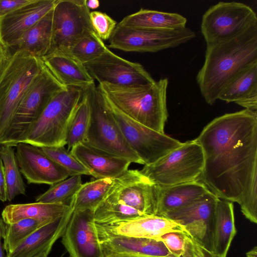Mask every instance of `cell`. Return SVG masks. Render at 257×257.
Listing matches in <instances>:
<instances>
[{
    "instance_id": "obj_33",
    "label": "cell",
    "mask_w": 257,
    "mask_h": 257,
    "mask_svg": "<svg viewBox=\"0 0 257 257\" xmlns=\"http://www.w3.org/2000/svg\"><path fill=\"white\" fill-rule=\"evenodd\" d=\"M146 215L124 204L104 200L94 210L95 222L103 225L131 221Z\"/></svg>"
},
{
    "instance_id": "obj_31",
    "label": "cell",
    "mask_w": 257,
    "mask_h": 257,
    "mask_svg": "<svg viewBox=\"0 0 257 257\" xmlns=\"http://www.w3.org/2000/svg\"><path fill=\"white\" fill-rule=\"evenodd\" d=\"M13 147L10 144L0 145V158L4 165L9 201L18 195L26 194V185L21 176Z\"/></svg>"
},
{
    "instance_id": "obj_5",
    "label": "cell",
    "mask_w": 257,
    "mask_h": 257,
    "mask_svg": "<svg viewBox=\"0 0 257 257\" xmlns=\"http://www.w3.org/2000/svg\"><path fill=\"white\" fill-rule=\"evenodd\" d=\"M42 59L25 50L14 52L0 75V145L26 91L39 74Z\"/></svg>"
},
{
    "instance_id": "obj_8",
    "label": "cell",
    "mask_w": 257,
    "mask_h": 257,
    "mask_svg": "<svg viewBox=\"0 0 257 257\" xmlns=\"http://www.w3.org/2000/svg\"><path fill=\"white\" fill-rule=\"evenodd\" d=\"M66 88L44 65L23 96L1 145L10 144L15 146L37 119L52 98Z\"/></svg>"
},
{
    "instance_id": "obj_9",
    "label": "cell",
    "mask_w": 257,
    "mask_h": 257,
    "mask_svg": "<svg viewBox=\"0 0 257 257\" xmlns=\"http://www.w3.org/2000/svg\"><path fill=\"white\" fill-rule=\"evenodd\" d=\"M90 12L86 0H57L53 10L51 45L46 56L69 54L78 41L94 32Z\"/></svg>"
},
{
    "instance_id": "obj_26",
    "label": "cell",
    "mask_w": 257,
    "mask_h": 257,
    "mask_svg": "<svg viewBox=\"0 0 257 257\" xmlns=\"http://www.w3.org/2000/svg\"><path fill=\"white\" fill-rule=\"evenodd\" d=\"M69 208V204L65 203L36 202L10 204L3 209L2 218L7 224L24 219H33L49 223L63 216Z\"/></svg>"
},
{
    "instance_id": "obj_46",
    "label": "cell",
    "mask_w": 257,
    "mask_h": 257,
    "mask_svg": "<svg viewBox=\"0 0 257 257\" xmlns=\"http://www.w3.org/2000/svg\"><path fill=\"white\" fill-rule=\"evenodd\" d=\"M105 257H140V256L127 255L110 254V255H106Z\"/></svg>"
},
{
    "instance_id": "obj_44",
    "label": "cell",
    "mask_w": 257,
    "mask_h": 257,
    "mask_svg": "<svg viewBox=\"0 0 257 257\" xmlns=\"http://www.w3.org/2000/svg\"><path fill=\"white\" fill-rule=\"evenodd\" d=\"M99 1L98 0L86 1V6L89 10L98 8L99 7Z\"/></svg>"
},
{
    "instance_id": "obj_15",
    "label": "cell",
    "mask_w": 257,
    "mask_h": 257,
    "mask_svg": "<svg viewBox=\"0 0 257 257\" xmlns=\"http://www.w3.org/2000/svg\"><path fill=\"white\" fill-rule=\"evenodd\" d=\"M104 200L119 202L148 215H156L157 185L138 170H127L114 178Z\"/></svg>"
},
{
    "instance_id": "obj_7",
    "label": "cell",
    "mask_w": 257,
    "mask_h": 257,
    "mask_svg": "<svg viewBox=\"0 0 257 257\" xmlns=\"http://www.w3.org/2000/svg\"><path fill=\"white\" fill-rule=\"evenodd\" d=\"M204 156L201 146L189 141L150 165L141 172L151 182L167 186L197 180L201 174Z\"/></svg>"
},
{
    "instance_id": "obj_11",
    "label": "cell",
    "mask_w": 257,
    "mask_h": 257,
    "mask_svg": "<svg viewBox=\"0 0 257 257\" xmlns=\"http://www.w3.org/2000/svg\"><path fill=\"white\" fill-rule=\"evenodd\" d=\"M196 37L188 27L177 30H155L116 26L108 47L125 52H157L176 47Z\"/></svg>"
},
{
    "instance_id": "obj_37",
    "label": "cell",
    "mask_w": 257,
    "mask_h": 257,
    "mask_svg": "<svg viewBox=\"0 0 257 257\" xmlns=\"http://www.w3.org/2000/svg\"><path fill=\"white\" fill-rule=\"evenodd\" d=\"M40 149L46 155L64 168L70 176L90 175L89 170L64 146L42 147Z\"/></svg>"
},
{
    "instance_id": "obj_43",
    "label": "cell",
    "mask_w": 257,
    "mask_h": 257,
    "mask_svg": "<svg viewBox=\"0 0 257 257\" xmlns=\"http://www.w3.org/2000/svg\"><path fill=\"white\" fill-rule=\"evenodd\" d=\"M0 201L5 202L7 200V191L5 181L4 168L3 161L0 158Z\"/></svg>"
},
{
    "instance_id": "obj_19",
    "label": "cell",
    "mask_w": 257,
    "mask_h": 257,
    "mask_svg": "<svg viewBox=\"0 0 257 257\" xmlns=\"http://www.w3.org/2000/svg\"><path fill=\"white\" fill-rule=\"evenodd\" d=\"M96 230L104 256L110 254L140 257H165L171 254L159 240L113 234L95 223Z\"/></svg>"
},
{
    "instance_id": "obj_32",
    "label": "cell",
    "mask_w": 257,
    "mask_h": 257,
    "mask_svg": "<svg viewBox=\"0 0 257 257\" xmlns=\"http://www.w3.org/2000/svg\"><path fill=\"white\" fill-rule=\"evenodd\" d=\"M48 223L33 219H24L7 224L0 218V238L4 240V249L7 253L12 251L33 232Z\"/></svg>"
},
{
    "instance_id": "obj_35",
    "label": "cell",
    "mask_w": 257,
    "mask_h": 257,
    "mask_svg": "<svg viewBox=\"0 0 257 257\" xmlns=\"http://www.w3.org/2000/svg\"><path fill=\"white\" fill-rule=\"evenodd\" d=\"M82 184L81 175L70 176L51 185L46 192L36 197V202L67 204Z\"/></svg>"
},
{
    "instance_id": "obj_6",
    "label": "cell",
    "mask_w": 257,
    "mask_h": 257,
    "mask_svg": "<svg viewBox=\"0 0 257 257\" xmlns=\"http://www.w3.org/2000/svg\"><path fill=\"white\" fill-rule=\"evenodd\" d=\"M90 109L85 142L96 148L144 164L130 148L98 86L88 89Z\"/></svg>"
},
{
    "instance_id": "obj_17",
    "label": "cell",
    "mask_w": 257,
    "mask_h": 257,
    "mask_svg": "<svg viewBox=\"0 0 257 257\" xmlns=\"http://www.w3.org/2000/svg\"><path fill=\"white\" fill-rule=\"evenodd\" d=\"M21 173L29 184L52 185L69 176V173L38 147L19 143L15 146Z\"/></svg>"
},
{
    "instance_id": "obj_14",
    "label": "cell",
    "mask_w": 257,
    "mask_h": 257,
    "mask_svg": "<svg viewBox=\"0 0 257 257\" xmlns=\"http://www.w3.org/2000/svg\"><path fill=\"white\" fill-rule=\"evenodd\" d=\"M218 198L211 192L161 216L178 223L198 244L213 252L215 212Z\"/></svg>"
},
{
    "instance_id": "obj_42",
    "label": "cell",
    "mask_w": 257,
    "mask_h": 257,
    "mask_svg": "<svg viewBox=\"0 0 257 257\" xmlns=\"http://www.w3.org/2000/svg\"><path fill=\"white\" fill-rule=\"evenodd\" d=\"M10 49L0 40V75L12 56Z\"/></svg>"
},
{
    "instance_id": "obj_28",
    "label": "cell",
    "mask_w": 257,
    "mask_h": 257,
    "mask_svg": "<svg viewBox=\"0 0 257 257\" xmlns=\"http://www.w3.org/2000/svg\"><path fill=\"white\" fill-rule=\"evenodd\" d=\"M187 19L176 13L141 9L124 17L118 24L155 30H177L186 27Z\"/></svg>"
},
{
    "instance_id": "obj_20",
    "label": "cell",
    "mask_w": 257,
    "mask_h": 257,
    "mask_svg": "<svg viewBox=\"0 0 257 257\" xmlns=\"http://www.w3.org/2000/svg\"><path fill=\"white\" fill-rule=\"evenodd\" d=\"M71 154L97 179L116 178L128 170L129 160L91 146L85 142L73 147Z\"/></svg>"
},
{
    "instance_id": "obj_24",
    "label": "cell",
    "mask_w": 257,
    "mask_h": 257,
    "mask_svg": "<svg viewBox=\"0 0 257 257\" xmlns=\"http://www.w3.org/2000/svg\"><path fill=\"white\" fill-rule=\"evenodd\" d=\"M218 99L257 111V63L234 76L222 89Z\"/></svg>"
},
{
    "instance_id": "obj_1",
    "label": "cell",
    "mask_w": 257,
    "mask_h": 257,
    "mask_svg": "<svg viewBox=\"0 0 257 257\" xmlns=\"http://www.w3.org/2000/svg\"><path fill=\"white\" fill-rule=\"evenodd\" d=\"M203 170L197 180L218 198L238 203L257 223V111L246 109L217 117L195 140Z\"/></svg>"
},
{
    "instance_id": "obj_10",
    "label": "cell",
    "mask_w": 257,
    "mask_h": 257,
    "mask_svg": "<svg viewBox=\"0 0 257 257\" xmlns=\"http://www.w3.org/2000/svg\"><path fill=\"white\" fill-rule=\"evenodd\" d=\"M256 25V15L248 6L220 2L203 15L201 31L206 44H210L236 37Z\"/></svg>"
},
{
    "instance_id": "obj_22",
    "label": "cell",
    "mask_w": 257,
    "mask_h": 257,
    "mask_svg": "<svg viewBox=\"0 0 257 257\" xmlns=\"http://www.w3.org/2000/svg\"><path fill=\"white\" fill-rule=\"evenodd\" d=\"M45 66L65 87L87 90L95 86L94 80L84 65L68 54L56 53L42 59Z\"/></svg>"
},
{
    "instance_id": "obj_45",
    "label": "cell",
    "mask_w": 257,
    "mask_h": 257,
    "mask_svg": "<svg viewBox=\"0 0 257 257\" xmlns=\"http://www.w3.org/2000/svg\"><path fill=\"white\" fill-rule=\"evenodd\" d=\"M246 257H257V247L255 246L246 253Z\"/></svg>"
},
{
    "instance_id": "obj_2",
    "label": "cell",
    "mask_w": 257,
    "mask_h": 257,
    "mask_svg": "<svg viewBox=\"0 0 257 257\" xmlns=\"http://www.w3.org/2000/svg\"><path fill=\"white\" fill-rule=\"evenodd\" d=\"M256 63L257 25L234 38L206 44L204 62L196 76L205 101L213 104L234 76Z\"/></svg>"
},
{
    "instance_id": "obj_4",
    "label": "cell",
    "mask_w": 257,
    "mask_h": 257,
    "mask_svg": "<svg viewBox=\"0 0 257 257\" xmlns=\"http://www.w3.org/2000/svg\"><path fill=\"white\" fill-rule=\"evenodd\" d=\"M83 91L69 87L56 94L19 143L39 148L66 145L70 124Z\"/></svg>"
},
{
    "instance_id": "obj_49",
    "label": "cell",
    "mask_w": 257,
    "mask_h": 257,
    "mask_svg": "<svg viewBox=\"0 0 257 257\" xmlns=\"http://www.w3.org/2000/svg\"><path fill=\"white\" fill-rule=\"evenodd\" d=\"M165 257H178L172 253H171L170 254H169V255L167 256H165Z\"/></svg>"
},
{
    "instance_id": "obj_23",
    "label": "cell",
    "mask_w": 257,
    "mask_h": 257,
    "mask_svg": "<svg viewBox=\"0 0 257 257\" xmlns=\"http://www.w3.org/2000/svg\"><path fill=\"white\" fill-rule=\"evenodd\" d=\"M100 225L107 231L116 235L155 239H158L168 232L183 231L176 222L157 215H146L131 221Z\"/></svg>"
},
{
    "instance_id": "obj_39",
    "label": "cell",
    "mask_w": 257,
    "mask_h": 257,
    "mask_svg": "<svg viewBox=\"0 0 257 257\" xmlns=\"http://www.w3.org/2000/svg\"><path fill=\"white\" fill-rule=\"evenodd\" d=\"M158 240L162 241L171 253L182 257L185 243L184 232H170L162 235Z\"/></svg>"
},
{
    "instance_id": "obj_36",
    "label": "cell",
    "mask_w": 257,
    "mask_h": 257,
    "mask_svg": "<svg viewBox=\"0 0 257 257\" xmlns=\"http://www.w3.org/2000/svg\"><path fill=\"white\" fill-rule=\"evenodd\" d=\"M108 48L94 32L78 41L68 55L84 64L102 55Z\"/></svg>"
},
{
    "instance_id": "obj_48",
    "label": "cell",
    "mask_w": 257,
    "mask_h": 257,
    "mask_svg": "<svg viewBox=\"0 0 257 257\" xmlns=\"http://www.w3.org/2000/svg\"><path fill=\"white\" fill-rule=\"evenodd\" d=\"M48 254L47 253H43L38 257H48Z\"/></svg>"
},
{
    "instance_id": "obj_21",
    "label": "cell",
    "mask_w": 257,
    "mask_h": 257,
    "mask_svg": "<svg viewBox=\"0 0 257 257\" xmlns=\"http://www.w3.org/2000/svg\"><path fill=\"white\" fill-rule=\"evenodd\" d=\"M73 211L69 205L63 216L35 231L13 250L7 253L6 257H38L43 253L49 254L54 243L63 234Z\"/></svg>"
},
{
    "instance_id": "obj_30",
    "label": "cell",
    "mask_w": 257,
    "mask_h": 257,
    "mask_svg": "<svg viewBox=\"0 0 257 257\" xmlns=\"http://www.w3.org/2000/svg\"><path fill=\"white\" fill-rule=\"evenodd\" d=\"M114 179H97L82 184L69 202L74 211H94L104 200Z\"/></svg>"
},
{
    "instance_id": "obj_38",
    "label": "cell",
    "mask_w": 257,
    "mask_h": 257,
    "mask_svg": "<svg viewBox=\"0 0 257 257\" xmlns=\"http://www.w3.org/2000/svg\"><path fill=\"white\" fill-rule=\"evenodd\" d=\"M90 21L94 32L102 41L109 40L116 26V22L106 13L92 11Z\"/></svg>"
},
{
    "instance_id": "obj_13",
    "label": "cell",
    "mask_w": 257,
    "mask_h": 257,
    "mask_svg": "<svg viewBox=\"0 0 257 257\" xmlns=\"http://www.w3.org/2000/svg\"><path fill=\"white\" fill-rule=\"evenodd\" d=\"M83 65L99 84L137 87L148 86L155 81L140 63L122 58L108 48L98 58Z\"/></svg>"
},
{
    "instance_id": "obj_41",
    "label": "cell",
    "mask_w": 257,
    "mask_h": 257,
    "mask_svg": "<svg viewBox=\"0 0 257 257\" xmlns=\"http://www.w3.org/2000/svg\"><path fill=\"white\" fill-rule=\"evenodd\" d=\"M33 0H0V16L11 12Z\"/></svg>"
},
{
    "instance_id": "obj_29",
    "label": "cell",
    "mask_w": 257,
    "mask_h": 257,
    "mask_svg": "<svg viewBox=\"0 0 257 257\" xmlns=\"http://www.w3.org/2000/svg\"><path fill=\"white\" fill-rule=\"evenodd\" d=\"M53 10L9 47L12 53L25 50L41 59L47 54L52 39Z\"/></svg>"
},
{
    "instance_id": "obj_16",
    "label": "cell",
    "mask_w": 257,
    "mask_h": 257,
    "mask_svg": "<svg viewBox=\"0 0 257 257\" xmlns=\"http://www.w3.org/2000/svg\"><path fill=\"white\" fill-rule=\"evenodd\" d=\"M61 237L70 257H105L93 210H73Z\"/></svg>"
},
{
    "instance_id": "obj_12",
    "label": "cell",
    "mask_w": 257,
    "mask_h": 257,
    "mask_svg": "<svg viewBox=\"0 0 257 257\" xmlns=\"http://www.w3.org/2000/svg\"><path fill=\"white\" fill-rule=\"evenodd\" d=\"M105 100L125 140L144 165L154 163L182 144L128 117Z\"/></svg>"
},
{
    "instance_id": "obj_27",
    "label": "cell",
    "mask_w": 257,
    "mask_h": 257,
    "mask_svg": "<svg viewBox=\"0 0 257 257\" xmlns=\"http://www.w3.org/2000/svg\"><path fill=\"white\" fill-rule=\"evenodd\" d=\"M236 233L232 202L218 198L213 229V252L226 257Z\"/></svg>"
},
{
    "instance_id": "obj_18",
    "label": "cell",
    "mask_w": 257,
    "mask_h": 257,
    "mask_svg": "<svg viewBox=\"0 0 257 257\" xmlns=\"http://www.w3.org/2000/svg\"><path fill=\"white\" fill-rule=\"evenodd\" d=\"M57 0H33L0 16V40L10 47L52 11Z\"/></svg>"
},
{
    "instance_id": "obj_3",
    "label": "cell",
    "mask_w": 257,
    "mask_h": 257,
    "mask_svg": "<svg viewBox=\"0 0 257 257\" xmlns=\"http://www.w3.org/2000/svg\"><path fill=\"white\" fill-rule=\"evenodd\" d=\"M165 78L143 87H121L99 84L104 98L132 119L156 132L165 134L168 114Z\"/></svg>"
},
{
    "instance_id": "obj_25",
    "label": "cell",
    "mask_w": 257,
    "mask_h": 257,
    "mask_svg": "<svg viewBox=\"0 0 257 257\" xmlns=\"http://www.w3.org/2000/svg\"><path fill=\"white\" fill-rule=\"evenodd\" d=\"M157 189L156 215L159 216L186 206L211 192L199 180L172 186L157 185Z\"/></svg>"
},
{
    "instance_id": "obj_40",
    "label": "cell",
    "mask_w": 257,
    "mask_h": 257,
    "mask_svg": "<svg viewBox=\"0 0 257 257\" xmlns=\"http://www.w3.org/2000/svg\"><path fill=\"white\" fill-rule=\"evenodd\" d=\"M185 243L182 257H220L196 242L184 232Z\"/></svg>"
},
{
    "instance_id": "obj_47",
    "label": "cell",
    "mask_w": 257,
    "mask_h": 257,
    "mask_svg": "<svg viewBox=\"0 0 257 257\" xmlns=\"http://www.w3.org/2000/svg\"><path fill=\"white\" fill-rule=\"evenodd\" d=\"M1 238H0V257H5V254L4 252V248L2 244Z\"/></svg>"
},
{
    "instance_id": "obj_34",
    "label": "cell",
    "mask_w": 257,
    "mask_h": 257,
    "mask_svg": "<svg viewBox=\"0 0 257 257\" xmlns=\"http://www.w3.org/2000/svg\"><path fill=\"white\" fill-rule=\"evenodd\" d=\"M90 115L88 90H85L68 129L66 145L70 151L76 145L85 141Z\"/></svg>"
}]
</instances>
